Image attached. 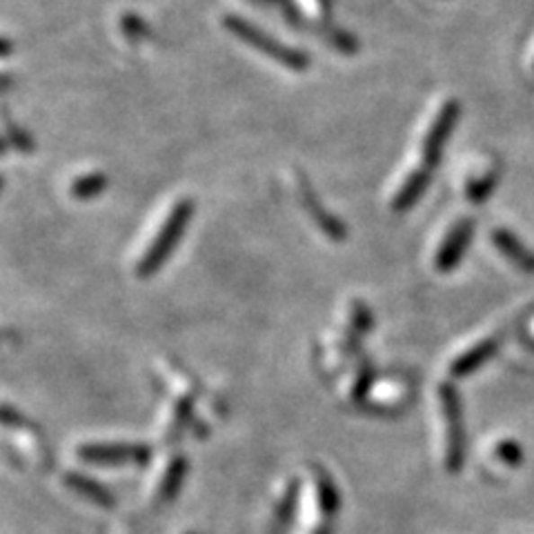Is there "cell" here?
I'll use <instances>...</instances> for the list:
<instances>
[{"label":"cell","mask_w":534,"mask_h":534,"mask_svg":"<svg viewBox=\"0 0 534 534\" xmlns=\"http://www.w3.org/2000/svg\"><path fill=\"white\" fill-rule=\"evenodd\" d=\"M437 421L441 434L443 470L457 475L466 463V416L457 387L449 381L437 386Z\"/></svg>","instance_id":"cell-1"},{"label":"cell","mask_w":534,"mask_h":534,"mask_svg":"<svg viewBox=\"0 0 534 534\" xmlns=\"http://www.w3.org/2000/svg\"><path fill=\"white\" fill-rule=\"evenodd\" d=\"M3 430L4 445L13 461L22 467H30L34 472H47L51 467V449L47 443L45 434L40 432L39 425L31 423L30 419L13 410L12 405L3 407Z\"/></svg>","instance_id":"cell-2"},{"label":"cell","mask_w":534,"mask_h":534,"mask_svg":"<svg viewBox=\"0 0 534 534\" xmlns=\"http://www.w3.org/2000/svg\"><path fill=\"white\" fill-rule=\"evenodd\" d=\"M191 214H194V203H191L190 199H181L172 205L167 217L163 218L161 227L156 229V234L149 238L145 250L140 252V256L136 259L134 271L138 279H147V276L156 274V271L163 267V263L170 259L176 243L181 241L182 232H185L187 223H190Z\"/></svg>","instance_id":"cell-3"},{"label":"cell","mask_w":534,"mask_h":534,"mask_svg":"<svg viewBox=\"0 0 534 534\" xmlns=\"http://www.w3.org/2000/svg\"><path fill=\"white\" fill-rule=\"evenodd\" d=\"M187 475V457L181 449L165 448L161 457L147 463V472L143 479V494L145 505L149 510H161L167 503L176 499V494L182 488V481Z\"/></svg>","instance_id":"cell-4"},{"label":"cell","mask_w":534,"mask_h":534,"mask_svg":"<svg viewBox=\"0 0 534 534\" xmlns=\"http://www.w3.org/2000/svg\"><path fill=\"white\" fill-rule=\"evenodd\" d=\"M223 25L225 30L232 36H236L238 40L254 47L261 54H265L267 58L276 60L279 65H285V67L294 69V72H303V69H307V65H310V58H307L306 51L288 43H280V40H276L274 36L267 34L261 27L247 22L245 18L227 13V16H223Z\"/></svg>","instance_id":"cell-5"},{"label":"cell","mask_w":534,"mask_h":534,"mask_svg":"<svg viewBox=\"0 0 534 534\" xmlns=\"http://www.w3.org/2000/svg\"><path fill=\"white\" fill-rule=\"evenodd\" d=\"M74 458L92 467H132L147 466L152 449L145 443L134 441H83L74 448Z\"/></svg>","instance_id":"cell-6"},{"label":"cell","mask_w":534,"mask_h":534,"mask_svg":"<svg viewBox=\"0 0 534 534\" xmlns=\"http://www.w3.org/2000/svg\"><path fill=\"white\" fill-rule=\"evenodd\" d=\"M360 354H363L360 352V336L334 323L318 339L316 350H314V363L327 381L334 383Z\"/></svg>","instance_id":"cell-7"},{"label":"cell","mask_w":534,"mask_h":534,"mask_svg":"<svg viewBox=\"0 0 534 534\" xmlns=\"http://www.w3.org/2000/svg\"><path fill=\"white\" fill-rule=\"evenodd\" d=\"M414 399V383L405 374H383L369 387L363 407L369 414L396 416Z\"/></svg>","instance_id":"cell-8"},{"label":"cell","mask_w":534,"mask_h":534,"mask_svg":"<svg viewBox=\"0 0 534 534\" xmlns=\"http://www.w3.org/2000/svg\"><path fill=\"white\" fill-rule=\"evenodd\" d=\"M154 378H156L158 392L172 399L187 403V405L199 407L205 392L200 387L199 378L172 356H158L154 363Z\"/></svg>","instance_id":"cell-9"},{"label":"cell","mask_w":534,"mask_h":534,"mask_svg":"<svg viewBox=\"0 0 534 534\" xmlns=\"http://www.w3.org/2000/svg\"><path fill=\"white\" fill-rule=\"evenodd\" d=\"M298 492L301 479L289 476L283 479L271 492L270 505H267V528L265 534H289L298 512Z\"/></svg>","instance_id":"cell-10"},{"label":"cell","mask_w":534,"mask_h":534,"mask_svg":"<svg viewBox=\"0 0 534 534\" xmlns=\"http://www.w3.org/2000/svg\"><path fill=\"white\" fill-rule=\"evenodd\" d=\"M458 114H461V107H458L457 101H445L441 107H439L437 116L430 123L428 132L423 136V143H421V156H423V167L432 170L439 161H441V152L448 143V138L454 132V125H457Z\"/></svg>","instance_id":"cell-11"},{"label":"cell","mask_w":534,"mask_h":534,"mask_svg":"<svg viewBox=\"0 0 534 534\" xmlns=\"http://www.w3.org/2000/svg\"><path fill=\"white\" fill-rule=\"evenodd\" d=\"M377 369H374L372 360L365 354H360L359 359L336 378L332 386H334L336 396L343 405L348 407H363L365 396H368L369 387L377 381Z\"/></svg>","instance_id":"cell-12"},{"label":"cell","mask_w":534,"mask_h":534,"mask_svg":"<svg viewBox=\"0 0 534 534\" xmlns=\"http://www.w3.org/2000/svg\"><path fill=\"white\" fill-rule=\"evenodd\" d=\"M297 196L298 200H301L303 208H306V212L310 214L312 221L316 223V227L321 229L330 241H336V243L345 241V236H348V227H345V223L341 221L339 217H334V214L321 203V199L316 196V191H314V187L310 185V181H307L306 174L297 176Z\"/></svg>","instance_id":"cell-13"},{"label":"cell","mask_w":534,"mask_h":534,"mask_svg":"<svg viewBox=\"0 0 534 534\" xmlns=\"http://www.w3.org/2000/svg\"><path fill=\"white\" fill-rule=\"evenodd\" d=\"M472 234H475V221L472 218H461L445 232L434 254V267L441 274L457 270V265L461 263V259L466 256L467 247H470Z\"/></svg>","instance_id":"cell-14"},{"label":"cell","mask_w":534,"mask_h":534,"mask_svg":"<svg viewBox=\"0 0 534 534\" xmlns=\"http://www.w3.org/2000/svg\"><path fill=\"white\" fill-rule=\"evenodd\" d=\"M499 345H501V339L496 334L481 336V339L472 341L470 345L458 350V352L449 359L448 374L454 378L470 377L472 372H476V369L484 368V365L488 363L492 356H494L496 350H499Z\"/></svg>","instance_id":"cell-15"},{"label":"cell","mask_w":534,"mask_h":534,"mask_svg":"<svg viewBox=\"0 0 534 534\" xmlns=\"http://www.w3.org/2000/svg\"><path fill=\"white\" fill-rule=\"evenodd\" d=\"M60 481H63V485L69 492H74V494L81 496V499L87 501V503L96 505V508L110 510V508H114V505H116L114 494H111V492L107 490L105 485L98 484L96 479L83 475V472L67 470V472H63Z\"/></svg>","instance_id":"cell-16"},{"label":"cell","mask_w":534,"mask_h":534,"mask_svg":"<svg viewBox=\"0 0 534 534\" xmlns=\"http://www.w3.org/2000/svg\"><path fill=\"white\" fill-rule=\"evenodd\" d=\"M492 243L496 250L503 254L505 261H510L517 270L534 274V252L519 236H514L510 229L494 227L492 229Z\"/></svg>","instance_id":"cell-17"},{"label":"cell","mask_w":534,"mask_h":534,"mask_svg":"<svg viewBox=\"0 0 534 534\" xmlns=\"http://www.w3.org/2000/svg\"><path fill=\"white\" fill-rule=\"evenodd\" d=\"M430 182V170L428 167H421V170H412L410 174L401 181V185L396 187L395 196H392L390 205L395 212H405L410 209L416 200L421 199L423 190Z\"/></svg>","instance_id":"cell-18"},{"label":"cell","mask_w":534,"mask_h":534,"mask_svg":"<svg viewBox=\"0 0 534 534\" xmlns=\"http://www.w3.org/2000/svg\"><path fill=\"white\" fill-rule=\"evenodd\" d=\"M336 325L345 327V330H350L352 334L363 339L374 325L372 310H369L368 303H365L363 298H350L343 306V310H341L339 318H336Z\"/></svg>","instance_id":"cell-19"},{"label":"cell","mask_w":534,"mask_h":534,"mask_svg":"<svg viewBox=\"0 0 534 534\" xmlns=\"http://www.w3.org/2000/svg\"><path fill=\"white\" fill-rule=\"evenodd\" d=\"M485 461L494 467H517L521 463V448L512 439H496L494 443H490Z\"/></svg>","instance_id":"cell-20"},{"label":"cell","mask_w":534,"mask_h":534,"mask_svg":"<svg viewBox=\"0 0 534 534\" xmlns=\"http://www.w3.org/2000/svg\"><path fill=\"white\" fill-rule=\"evenodd\" d=\"M107 185H110V181H107V176L102 172H85V174L76 176V181L69 185V191H72L74 199L89 200L96 199Z\"/></svg>","instance_id":"cell-21"},{"label":"cell","mask_w":534,"mask_h":534,"mask_svg":"<svg viewBox=\"0 0 534 534\" xmlns=\"http://www.w3.org/2000/svg\"><path fill=\"white\" fill-rule=\"evenodd\" d=\"M496 181H499L496 170H484L472 174L470 181L466 182L467 199H470L472 203H484V200L492 194V190L496 187Z\"/></svg>","instance_id":"cell-22"},{"label":"cell","mask_w":534,"mask_h":534,"mask_svg":"<svg viewBox=\"0 0 534 534\" xmlns=\"http://www.w3.org/2000/svg\"><path fill=\"white\" fill-rule=\"evenodd\" d=\"M4 132H7V140L18 149V152H31L34 149V140L30 138V134L22 128H18L16 123H12L9 119H4Z\"/></svg>","instance_id":"cell-23"},{"label":"cell","mask_w":534,"mask_h":534,"mask_svg":"<svg viewBox=\"0 0 534 534\" xmlns=\"http://www.w3.org/2000/svg\"><path fill=\"white\" fill-rule=\"evenodd\" d=\"M120 27H123V31L129 39H140L145 34V22L138 16H134V13H125L123 21H120Z\"/></svg>","instance_id":"cell-24"},{"label":"cell","mask_w":534,"mask_h":534,"mask_svg":"<svg viewBox=\"0 0 534 534\" xmlns=\"http://www.w3.org/2000/svg\"><path fill=\"white\" fill-rule=\"evenodd\" d=\"M110 534H136V528L129 519H120L110 528Z\"/></svg>","instance_id":"cell-25"},{"label":"cell","mask_w":534,"mask_h":534,"mask_svg":"<svg viewBox=\"0 0 534 534\" xmlns=\"http://www.w3.org/2000/svg\"><path fill=\"white\" fill-rule=\"evenodd\" d=\"M289 534H327V532H316V530H307V528L294 526L292 532H289Z\"/></svg>","instance_id":"cell-26"},{"label":"cell","mask_w":534,"mask_h":534,"mask_svg":"<svg viewBox=\"0 0 534 534\" xmlns=\"http://www.w3.org/2000/svg\"><path fill=\"white\" fill-rule=\"evenodd\" d=\"M176 534H199V532H194V530H182V532H176Z\"/></svg>","instance_id":"cell-27"}]
</instances>
